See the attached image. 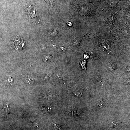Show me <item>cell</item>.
Instances as JSON below:
<instances>
[{"label":"cell","mask_w":130,"mask_h":130,"mask_svg":"<svg viewBox=\"0 0 130 130\" xmlns=\"http://www.w3.org/2000/svg\"><path fill=\"white\" fill-rule=\"evenodd\" d=\"M33 81V80L30 78H29L27 80V83L29 84H32Z\"/></svg>","instance_id":"6"},{"label":"cell","mask_w":130,"mask_h":130,"mask_svg":"<svg viewBox=\"0 0 130 130\" xmlns=\"http://www.w3.org/2000/svg\"><path fill=\"white\" fill-rule=\"evenodd\" d=\"M91 39L93 48L98 53L109 58L120 56L119 42L110 32L93 33Z\"/></svg>","instance_id":"1"},{"label":"cell","mask_w":130,"mask_h":130,"mask_svg":"<svg viewBox=\"0 0 130 130\" xmlns=\"http://www.w3.org/2000/svg\"><path fill=\"white\" fill-rule=\"evenodd\" d=\"M29 15L33 21L35 23H38L40 20L37 13V10L34 7H31L29 9Z\"/></svg>","instance_id":"5"},{"label":"cell","mask_w":130,"mask_h":130,"mask_svg":"<svg viewBox=\"0 0 130 130\" xmlns=\"http://www.w3.org/2000/svg\"><path fill=\"white\" fill-rule=\"evenodd\" d=\"M121 57L109 58L102 64V69L105 73L113 74L121 72Z\"/></svg>","instance_id":"3"},{"label":"cell","mask_w":130,"mask_h":130,"mask_svg":"<svg viewBox=\"0 0 130 130\" xmlns=\"http://www.w3.org/2000/svg\"><path fill=\"white\" fill-rule=\"evenodd\" d=\"M117 13V12H116L114 13H111L110 16L109 18L105 19L104 20L106 22L110 28V32H111L115 24Z\"/></svg>","instance_id":"4"},{"label":"cell","mask_w":130,"mask_h":130,"mask_svg":"<svg viewBox=\"0 0 130 130\" xmlns=\"http://www.w3.org/2000/svg\"><path fill=\"white\" fill-rule=\"evenodd\" d=\"M67 25L69 26H72V23L70 22H67Z\"/></svg>","instance_id":"7"},{"label":"cell","mask_w":130,"mask_h":130,"mask_svg":"<svg viewBox=\"0 0 130 130\" xmlns=\"http://www.w3.org/2000/svg\"><path fill=\"white\" fill-rule=\"evenodd\" d=\"M120 13L118 18L116 17L114 32L116 37L120 39L126 38L130 35V8L121 10Z\"/></svg>","instance_id":"2"}]
</instances>
